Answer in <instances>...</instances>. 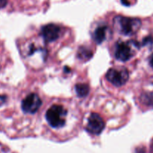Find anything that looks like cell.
I'll use <instances>...</instances> for the list:
<instances>
[{"label": "cell", "mask_w": 153, "mask_h": 153, "mask_svg": "<svg viewBox=\"0 0 153 153\" xmlns=\"http://www.w3.org/2000/svg\"><path fill=\"white\" fill-rule=\"evenodd\" d=\"M114 23L117 29L125 35L135 34L141 26V21L139 19L122 16H116L114 19Z\"/></svg>", "instance_id": "cell-1"}, {"label": "cell", "mask_w": 153, "mask_h": 153, "mask_svg": "<svg viewBox=\"0 0 153 153\" xmlns=\"http://www.w3.org/2000/svg\"><path fill=\"white\" fill-rule=\"evenodd\" d=\"M66 109L58 105H54L49 108L46 114V120L52 128H61L64 126L66 122Z\"/></svg>", "instance_id": "cell-2"}, {"label": "cell", "mask_w": 153, "mask_h": 153, "mask_svg": "<svg viewBox=\"0 0 153 153\" xmlns=\"http://www.w3.org/2000/svg\"><path fill=\"white\" fill-rule=\"evenodd\" d=\"M137 48H139V44L134 40L118 42L115 46V57L121 61H128L134 56Z\"/></svg>", "instance_id": "cell-3"}, {"label": "cell", "mask_w": 153, "mask_h": 153, "mask_svg": "<svg viewBox=\"0 0 153 153\" xmlns=\"http://www.w3.org/2000/svg\"><path fill=\"white\" fill-rule=\"evenodd\" d=\"M128 70L126 68H111L106 73V79L117 87L125 85L128 80Z\"/></svg>", "instance_id": "cell-4"}, {"label": "cell", "mask_w": 153, "mask_h": 153, "mask_svg": "<svg viewBox=\"0 0 153 153\" xmlns=\"http://www.w3.org/2000/svg\"><path fill=\"white\" fill-rule=\"evenodd\" d=\"M42 105V101L40 97L35 94H31L27 96L22 102V111L25 114L36 113Z\"/></svg>", "instance_id": "cell-5"}, {"label": "cell", "mask_w": 153, "mask_h": 153, "mask_svg": "<svg viewBox=\"0 0 153 153\" xmlns=\"http://www.w3.org/2000/svg\"><path fill=\"white\" fill-rule=\"evenodd\" d=\"M105 128V122L102 118L95 113L91 114L88 118L87 130L94 134H100Z\"/></svg>", "instance_id": "cell-6"}, {"label": "cell", "mask_w": 153, "mask_h": 153, "mask_svg": "<svg viewBox=\"0 0 153 153\" xmlns=\"http://www.w3.org/2000/svg\"><path fill=\"white\" fill-rule=\"evenodd\" d=\"M61 28L55 24H48L41 28V35L46 42H53L59 37Z\"/></svg>", "instance_id": "cell-7"}, {"label": "cell", "mask_w": 153, "mask_h": 153, "mask_svg": "<svg viewBox=\"0 0 153 153\" xmlns=\"http://www.w3.org/2000/svg\"><path fill=\"white\" fill-rule=\"evenodd\" d=\"M108 28L106 25H100L94 31L93 39L97 44H101L106 38Z\"/></svg>", "instance_id": "cell-8"}, {"label": "cell", "mask_w": 153, "mask_h": 153, "mask_svg": "<svg viewBox=\"0 0 153 153\" xmlns=\"http://www.w3.org/2000/svg\"><path fill=\"white\" fill-rule=\"evenodd\" d=\"M78 97H85L89 94V87L86 84H77L75 87Z\"/></svg>", "instance_id": "cell-9"}, {"label": "cell", "mask_w": 153, "mask_h": 153, "mask_svg": "<svg viewBox=\"0 0 153 153\" xmlns=\"http://www.w3.org/2000/svg\"><path fill=\"white\" fill-rule=\"evenodd\" d=\"M93 56L92 51L85 47H81L78 52V57L81 60H88Z\"/></svg>", "instance_id": "cell-10"}, {"label": "cell", "mask_w": 153, "mask_h": 153, "mask_svg": "<svg viewBox=\"0 0 153 153\" xmlns=\"http://www.w3.org/2000/svg\"><path fill=\"white\" fill-rule=\"evenodd\" d=\"M141 100L146 105L153 107V92L145 93L142 95Z\"/></svg>", "instance_id": "cell-11"}, {"label": "cell", "mask_w": 153, "mask_h": 153, "mask_svg": "<svg viewBox=\"0 0 153 153\" xmlns=\"http://www.w3.org/2000/svg\"><path fill=\"white\" fill-rule=\"evenodd\" d=\"M7 3V0H0V8H2V7H5Z\"/></svg>", "instance_id": "cell-12"}, {"label": "cell", "mask_w": 153, "mask_h": 153, "mask_svg": "<svg viewBox=\"0 0 153 153\" xmlns=\"http://www.w3.org/2000/svg\"><path fill=\"white\" fill-rule=\"evenodd\" d=\"M5 100H6L5 97H3V96H0V105H1V104H3V103L4 102Z\"/></svg>", "instance_id": "cell-13"}, {"label": "cell", "mask_w": 153, "mask_h": 153, "mask_svg": "<svg viewBox=\"0 0 153 153\" xmlns=\"http://www.w3.org/2000/svg\"><path fill=\"white\" fill-rule=\"evenodd\" d=\"M149 64H150L151 67H153V54L150 56L149 58Z\"/></svg>", "instance_id": "cell-14"}, {"label": "cell", "mask_w": 153, "mask_h": 153, "mask_svg": "<svg viewBox=\"0 0 153 153\" xmlns=\"http://www.w3.org/2000/svg\"><path fill=\"white\" fill-rule=\"evenodd\" d=\"M121 1H122V3L123 4H125V5H129V2H128L127 0H121Z\"/></svg>", "instance_id": "cell-15"}]
</instances>
